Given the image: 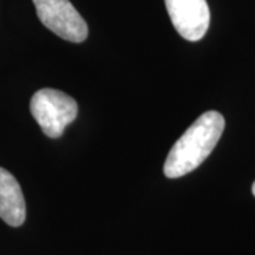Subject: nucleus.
Masks as SVG:
<instances>
[{"instance_id":"obj_1","label":"nucleus","mask_w":255,"mask_h":255,"mask_svg":"<svg viewBox=\"0 0 255 255\" xmlns=\"http://www.w3.org/2000/svg\"><path fill=\"white\" fill-rule=\"evenodd\" d=\"M224 128L226 121L220 112H204L170 149L163 166L164 176L177 179L197 169L214 150Z\"/></svg>"},{"instance_id":"obj_2","label":"nucleus","mask_w":255,"mask_h":255,"mask_svg":"<svg viewBox=\"0 0 255 255\" xmlns=\"http://www.w3.org/2000/svg\"><path fill=\"white\" fill-rule=\"evenodd\" d=\"M30 112L47 136L57 139L77 118L78 105L65 92L43 88L30 101Z\"/></svg>"},{"instance_id":"obj_3","label":"nucleus","mask_w":255,"mask_h":255,"mask_svg":"<svg viewBox=\"0 0 255 255\" xmlns=\"http://www.w3.org/2000/svg\"><path fill=\"white\" fill-rule=\"evenodd\" d=\"M40 21L54 34L71 43L88 37V26L70 0H33Z\"/></svg>"},{"instance_id":"obj_4","label":"nucleus","mask_w":255,"mask_h":255,"mask_svg":"<svg viewBox=\"0 0 255 255\" xmlns=\"http://www.w3.org/2000/svg\"><path fill=\"white\" fill-rule=\"evenodd\" d=\"M176 31L189 41H199L210 26L207 0H164Z\"/></svg>"},{"instance_id":"obj_5","label":"nucleus","mask_w":255,"mask_h":255,"mask_svg":"<svg viewBox=\"0 0 255 255\" xmlns=\"http://www.w3.org/2000/svg\"><path fill=\"white\" fill-rule=\"evenodd\" d=\"M0 219L11 227L26 220V201L20 184L9 170L0 167Z\"/></svg>"},{"instance_id":"obj_6","label":"nucleus","mask_w":255,"mask_h":255,"mask_svg":"<svg viewBox=\"0 0 255 255\" xmlns=\"http://www.w3.org/2000/svg\"><path fill=\"white\" fill-rule=\"evenodd\" d=\"M253 194L255 196V182H254V184H253Z\"/></svg>"}]
</instances>
